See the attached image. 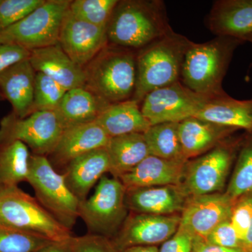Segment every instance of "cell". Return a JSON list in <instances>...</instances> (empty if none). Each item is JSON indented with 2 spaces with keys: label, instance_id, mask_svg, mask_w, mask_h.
<instances>
[{
  "label": "cell",
  "instance_id": "obj_9",
  "mask_svg": "<svg viewBox=\"0 0 252 252\" xmlns=\"http://www.w3.org/2000/svg\"><path fill=\"white\" fill-rule=\"evenodd\" d=\"M63 130L55 112L36 111L23 119L11 112L0 122V144L20 141L33 154L46 157L56 148Z\"/></svg>",
  "mask_w": 252,
  "mask_h": 252
},
{
  "label": "cell",
  "instance_id": "obj_3",
  "mask_svg": "<svg viewBox=\"0 0 252 252\" xmlns=\"http://www.w3.org/2000/svg\"><path fill=\"white\" fill-rule=\"evenodd\" d=\"M191 41L174 32L140 50L132 99L141 104L149 93L180 81L184 60Z\"/></svg>",
  "mask_w": 252,
  "mask_h": 252
},
{
  "label": "cell",
  "instance_id": "obj_37",
  "mask_svg": "<svg viewBox=\"0 0 252 252\" xmlns=\"http://www.w3.org/2000/svg\"><path fill=\"white\" fill-rule=\"evenodd\" d=\"M31 51L14 44L0 43V73L16 63L30 59Z\"/></svg>",
  "mask_w": 252,
  "mask_h": 252
},
{
  "label": "cell",
  "instance_id": "obj_20",
  "mask_svg": "<svg viewBox=\"0 0 252 252\" xmlns=\"http://www.w3.org/2000/svg\"><path fill=\"white\" fill-rule=\"evenodd\" d=\"M36 72L29 59L16 63L0 73V91L20 119L34 112Z\"/></svg>",
  "mask_w": 252,
  "mask_h": 252
},
{
  "label": "cell",
  "instance_id": "obj_23",
  "mask_svg": "<svg viewBox=\"0 0 252 252\" xmlns=\"http://www.w3.org/2000/svg\"><path fill=\"white\" fill-rule=\"evenodd\" d=\"M195 118L252 132V99L240 100L225 94L207 99Z\"/></svg>",
  "mask_w": 252,
  "mask_h": 252
},
{
  "label": "cell",
  "instance_id": "obj_32",
  "mask_svg": "<svg viewBox=\"0 0 252 252\" xmlns=\"http://www.w3.org/2000/svg\"><path fill=\"white\" fill-rule=\"evenodd\" d=\"M67 90L59 83L41 72H36L34 91V112H56Z\"/></svg>",
  "mask_w": 252,
  "mask_h": 252
},
{
  "label": "cell",
  "instance_id": "obj_33",
  "mask_svg": "<svg viewBox=\"0 0 252 252\" xmlns=\"http://www.w3.org/2000/svg\"><path fill=\"white\" fill-rule=\"evenodd\" d=\"M46 0H0V32L14 26Z\"/></svg>",
  "mask_w": 252,
  "mask_h": 252
},
{
  "label": "cell",
  "instance_id": "obj_17",
  "mask_svg": "<svg viewBox=\"0 0 252 252\" xmlns=\"http://www.w3.org/2000/svg\"><path fill=\"white\" fill-rule=\"evenodd\" d=\"M110 137L95 122L64 129L56 148L50 154L51 165L65 166L71 160L91 151L106 148Z\"/></svg>",
  "mask_w": 252,
  "mask_h": 252
},
{
  "label": "cell",
  "instance_id": "obj_22",
  "mask_svg": "<svg viewBox=\"0 0 252 252\" xmlns=\"http://www.w3.org/2000/svg\"><path fill=\"white\" fill-rule=\"evenodd\" d=\"M238 129L191 117L179 123V134L186 160L215 148Z\"/></svg>",
  "mask_w": 252,
  "mask_h": 252
},
{
  "label": "cell",
  "instance_id": "obj_6",
  "mask_svg": "<svg viewBox=\"0 0 252 252\" xmlns=\"http://www.w3.org/2000/svg\"><path fill=\"white\" fill-rule=\"evenodd\" d=\"M27 182L41 206L72 230L79 217L81 202L68 188L63 174L56 172L47 157L32 154Z\"/></svg>",
  "mask_w": 252,
  "mask_h": 252
},
{
  "label": "cell",
  "instance_id": "obj_24",
  "mask_svg": "<svg viewBox=\"0 0 252 252\" xmlns=\"http://www.w3.org/2000/svg\"><path fill=\"white\" fill-rule=\"evenodd\" d=\"M108 102L86 88L67 91L56 111L63 128L95 122Z\"/></svg>",
  "mask_w": 252,
  "mask_h": 252
},
{
  "label": "cell",
  "instance_id": "obj_7",
  "mask_svg": "<svg viewBox=\"0 0 252 252\" xmlns=\"http://www.w3.org/2000/svg\"><path fill=\"white\" fill-rule=\"evenodd\" d=\"M71 1L47 0L14 26L0 32V43L28 51L59 44L60 32Z\"/></svg>",
  "mask_w": 252,
  "mask_h": 252
},
{
  "label": "cell",
  "instance_id": "obj_46",
  "mask_svg": "<svg viewBox=\"0 0 252 252\" xmlns=\"http://www.w3.org/2000/svg\"><path fill=\"white\" fill-rule=\"evenodd\" d=\"M1 187H0V189H1Z\"/></svg>",
  "mask_w": 252,
  "mask_h": 252
},
{
  "label": "cell",
  "instance_id": "obj_12",
  "mask_svg": "<svg viewBox=\"0 0 252 252\" xmlns=\"http://www.w3.org/2000/svg\"><path fill=\"white\" fill-rule=\"evenodd\" d=\"M180 224L179 215H153L132 212L112 240L121 252L135 246H157L171 238Z\"/></svg>",
  "mask_w": 252,
  "mask_h": 252
},
{
  "label": "cell",
  "instance_id": "obj_34",
  "mask_svg": "<svg viewBox=\"0 0 252 252\" xmlns=\"http://www.w3.org/2000/svg\"><path fill=\"white\" fill-rule=\"evenodd\" d=\"M67 244L72 252H121L110 238L91 233L72 236Z\"/></svg>",
  "mask_w": 252,
  "mask_h": 252
},
{
  "label": "cell",
  "instance_id": "obj_31",
  "mask_svg": "<svg viewBox=\"0 0 252 252\" xmlns=\"http://www.w3.org/2000/svg\"><path fill=\"white\" fill-rule=\"evenodd\" d=\"M53 243L39 235L0 225V252H35Z\"/></svg>",
  "mask_w": 252,
  "mask_h": 252
},
{
  "label": "cell",
  "instance_id": "obj_14",
  "mask_svg": "<svg viewBox=\"0 0 252 252\" xmlns=\"http://www.w3.org/2000/svg\"><path fill=\"white\" fill-rule=\"evenodd\" d=\"M225 193L189 197L180 216V228L195 238L206 239L212 230L230 218L234 205Z\"/></svg>",
  "mask_w": 252,
  "mask_h": 252
},
{
  "label": "cell",
  "instance_id": "obj_39",
  "mask_svg": "<svg viewBox=\"0 0 252 252\" xmlns=\"http://www.w3.org/2000/svg\"><path fill=\"white\" fill-rule=\"evenodd\" d=\"M191 252H244L241 249L221 248L208 243L204 239L193 237Z\"/></svg>",
  "mask_w": 252,
  "mask_h": 252
},
{
  "label": "cell",
  "instance_id": "obj_5",
  "mask_svg": "<svg viewBox=\"0 0 252 252\" xmlns=\"http://www.w3.org/2000/svg\"><path fill=\"white\" fill-rule=\"evenodd\" d=\"M0 225L29 232L54 243H66L72 237L71 230L18 187L0 189Z\"/></svg>",
  "mask_w": 252,
  "mask_h": 252
},
{
  "label": "cell",
  "instance_id": "obj_11",
  "mask_svg": "<svg viewBox=\"0 0 252 252\" xmlns=\"http://www.w3.org/2000/svg\"><path fill=\"white\" fill-rule=\"evenodd\" d=\"M209 98L178 81L149 93L141 102L140 108L151 126L180 123L195 117Z\"/></svg>",
  "mask_w": 252,
  "mask_h": 252
},
{
  "label": "cell",
  "instance_id": "obj_26",
  "mask_svg": "<svg viewBox=\"0 0 252 252\" xmlns=\"http://www.w3.org/2000/svg\"><path fill=\"white\" fill-rule=\"evenodd\" d=\"M110 173L119 178L135 168L150 155L143 133H131L111 137L107 147Z\"/></svg>",
  "mask_w": 252,
  "mask_h": 252
},
{
  "label": "cell",
  "instance_id": "obj_15",
  "mask_svg": "<svg viewBox=\"0 0 252 252\" xmlns=\"http://www.w3.org/2000/svg\"><path fill=\"white\" fill-rule=\"evenodd\" d=\"M189 196L181 185H167L126 190L127 210L153 215H177L182 212Z\"/></svg>",
  "mask_w": 252,
  "mask_h": 252
},
{
  "label": "cell",
  "instance_id": "obj_29",
  "mask_svg": "<svg viewBox=\"0 0 252 252\" xmlns=\"http://www.w3.org/2000/svg\"><path fill=\"white\" fill-rule=\"evenodd\" d=\"M239 155L238 163L225 194L236 201L252 193V132Z\"/></svg>",
  "mask_w": 252,
  "mask_h": 252
},
{
  "label": "cell",
  "instance_id": "obj_27",
  "mask_svg": "<svg viewBox=\"0 0 252 252\" xmlns=\"http://www.w3.org/2000/svg\"><path fill=\"white\" fill-rule=\"evenodd\" d=\"M28 147L20 141L0 144V187H18L27 182L30 158Z\"/></svg>",
  "mask_w": 252,
  "mask_h": 252
},
{
  "label": "cell",
  "instance_id": "obj_8",
  "mask_svg": "<svg viewBox=\"0 0 252 252\" xmlns=\"http://www.w3.org/2000/svg\"><path fill=\"white\" fill-rule=\"evenodd\" d=\"M126 189L116 177L104 175L94 195L81 202L79 217L91 234L110 238L116 235L127 217Z\"/></svg>",
  "mask_w": 252,
  "mask_h": 252
},
{
  "label": "cell",
  "instance_id": "obj_41",
  "mask_svg": "<svg viewBox=\"0 0 252 252\" xmlns=\"http://www.w3.org/2000/svg\"><path fill=\"white\" fill-rule=\"evenodd\" d=\"M122 252H159L157 246H135L124 250Z\"/></svg>",
  "mask_w": 252,
  "mask_h": 252
},
{
  "label": "cell",
  "instance_id": "obj_40",
  "mask_svg": "<svg viewBox=\"0 0 252 252\" xmlns=\"http://www.w3.org/2000/svg\"><path fill=\"white\" fill-rule=\"evenodd\" d=\"M67 242L66 243H53L35 252H72L68 246Z\"/></svg>",
  "mask_w": 252,
  "mask_h": 252
},
{
  "label": "cell",
  "instance_id": "obj_25",
  "mask_svg": "<svg viewBox=\"0 0 252 252\" xmlns=\"http://www.w3.org/2000/svg\"><path fill=\"white\" fill-rule=\"evenodd\" d=\"M95 122L109 137L144 133L151 126L141 111L140 104L130 99L109 104Z\"/></svg>",
  "mask_w": 252,
  "mask_h": 252
},
{
  "label": "cell",
  "instance_id": "obj_1",
  "mask_svg": "<svg viewBox=\"0 0 252 252\" xmlns=\"http://www.w3.org/2000/svg\"><path fill=\"white\" fill-rule=\"evenodd\" d=\"M172 31L163 1L123 0L113 11L107 34L109 44L140 51Z\"/></svg>",
  "mask_w": 252,
  "mask_h": 252
},
{
  "label": "cell",
  "instance_id": "obj_21",
  "mask_svg": "<svg viewBox=\"0 0 252 252\" xmlns=\"http://www.w3.org/2000/svg\"><path fill=\"white\" fill-rule=\"evenodd\" d=\"M110 172V160L107 149L91 151L71 160L63 173L68 188L79 201L86 200L88 194L105 173Z\"/></svg>",
  "mask_w": 252,
  "mask_h": 252
},
{
  "label": "cell",
  "instance_id": "obj_16",
  "mask_svg": "<svg viewBox=\"0 0 252 252\" xmlns=\"http://www.w3.org/2000/svg\"><path fill=\"white\" fill-rule=\"evenodd\" d=\"M205 24L215 35L232 36L244 41L252 35V0L214 1Z\"/></svg>",
  "mask_w": 252,
  "mask_h": 252
},
{
  "label": "cell",
  "instance_id": "obj_38",
  "mask_svg": "<svg viewBox=\"0 0 252 252\" xmlns=\"http://www.w3.org/2000/svg\"><path fill=\"white\" fill-rule=\"evenodd\" d=\"M193 236L179 227L171 238L162 243L159 252H191Z\"/></svg>",
  "mask_w": 252,
  "mask_h": 252
},
{
  "label": "cell",
  "instance_id": "obj_10",
  "mask_svg": "<svg viewBox=\"0 0 252 252\" xmlns=\"http://www.w3.org/2000/svg\"><path fill=\"white\" fill-rule=\"evenodd\" d=\"M238 143L225 139L207 153L187 161L181 186L189 198L222 190Z\"/></svg>",
  "mask_w": 252,
  "mask_h": 252
},
{
  "label": "cell",
  "instance_id": "obj_28",
  "mask_svg": "<svg viewBox=\"0 0 252 252\" xmlns=\"http://www.w3.org/2000/svg\"><path fill=\"white\" fill-rule=\"evenodd\" d=\"M143 134L150 155L167 160L187 161L182 152L179 123L151 126Z\"/></svg>",
  "mask_w": 252,
  "mask_h": 252
},
{
  "label": "cell",
  "instance_id": "obj_36",
  "mask_svg": "<svg viewBox=\"0 0 252 252\" xmlns=\"http://www.w3.org/2000/svg\"><path fill=\"white\" fill-rule=\"evenodd\" d=\"M205 240L221 248L243 250V243L236 230L233 228L230 218L223 220L215 227L211 233L207 235Z\"/></svg>",
  "mask_w": 252,
  "mask_h": 252
},
{
  "label": "cell",
  "instance_id": "obj_2",
  "mask_svg": "<svg viewBox=\"0 0 252 252\" xmlns=\"http://www.w3.org/2000/svg\"><path fill=\"white\" fill-rule=\"evenodd\" d=\"M245 41L217 36L204 43L190 42L184 60L180 81L193 92L208 97L225 94L222 87L235 50Z\"/></svg>",
  "mask_w": 252,
  "mask_h": 252
},
{
  "label": "cell",
  "instance_id": "obj_13",
  "mask_svg": "<svg viewBox=\"0 0 252 252\" xmlns=\"http://www.w3.org/2000/svg\"><path fill=\"white\" fill-rule=\"evenodd\" d=\"M108 44L107 28L81 21L67 10L60 32L59 45L78 65L85 67Z\"/></svg>",
  "mask_w": 252,
  "mask_h": 252
},
{
  "label": "cell",
  "instance_id": "obj_4",
  "mask_svg": "<svg viewBox=\"0 0 252 252\" xmlns=\"http://www.w3.org/2000/svg\"><path fill=\"white\" fill-rule=\"evenodd\" d=\"M84 68L86 89L109 104L132 98L137 81V54L108 44Z\"/></svg>",
  "mask_w": 252,
  "mask_h": 252
},
{
  "label": "cell",
  "instance_id": "obj_30",
  "mask_svg": "<svg viewBox=\"0 0 252 252\" xmlns=\"http://www.w3.org/2000/svg\"><path fill=\"white\" fill-rule=\"evenodd\" d=\"M118 2V0H75L71 1L69 11L81 21L107 28Z\"/></svg>",
  "mask_w": 252,
  "mask_h": 252
},
{
  "label": "cell",
  "instance_id": "obj_42",
  "mask_svg": "<svg viewBox=\"0 0 252 252\" xmlns=\"http://www.w3.org/2000/svg\"><path fill=\"white\" fill-rule=\"evenodd\" d=\"M252 248V218L251 223H250V227L248 232H247L246 236L244 239L243 243V250H246L248 249Z\"/></svg>",
  "mask_w": 252,
  "mask_h": 252
},
{
  "label": "cell",
  "instance_id": "obj_43",
  "mask_svg": "<svg viewBox=\"0 0 252 252\" xmlns=\"http://www.w3.org/2000/svg\"><path fill=\"white\" fill-rule=\"evenodd\" d=\"M244 41H245V42L248 41V42L252 43V35L249 36L248 37L245 38V39H244Z\"/></svg>",
  "mask_w": 252,
  "mask_h": 252
},
{
  "label": "cell",
  "instance_id": "obj_44",
  "mask_svg": "<svg viewBox=\"0 0 252 252\" xmlns=\"http://www.w3.org/2000/svg\"><path fill=\"white\" fill-rule=\"evenodd\" d=\"M5 99L4 95H3L2 93L0 91V101L4 100Z\"/></svg>",
  "mask_w": 252,
  "mask_h": 252
},
{
  "label": "cell",
  "instance_id": "obj_19",
  "mask_svg": "<svg viewBox=\"0 0 252 252\" xmlns=\"http://www.w3.org/2000/svg\"><path fill=\"white\" fill-rule=\"evenodd\" d=\"M29 60L36 72L46 74L65 90L85 88L84 68L74 63L59 44L32 51Z\"/></svg>",
  "mask_w": 252,
  "mask_h": 252
},
{
  "label": "cell",
  "instance_id": "obj_35",
  "mask_svg": "<svg viewBox=\"0 0 252 252\" xmlns=\"http://www.w3.org/2000/svg\"><path fill=\"white\" fill-rule=\"evenodd\" d=\"M252 218V193L241 197L235 202L230 220L243 243Z\"/></svg>",
  "mask_w": 252,
  "mask_h": 252
},
{
  "label": "cell",
  "instance_id": "obj_45",
  "mask_svg": "<svg viewBox=\"0 0 252 252\" xmlns=\"http://www.w3.org/2000/svg\"><path fill=\"white\" fill-rule=\"evenodd\" d=\"M244 252H252V248L248 249V250H244Z\"/></svg>",
  "mask_w": 252,
  "mask_h": 252
},
{
  "label": "cell",
  "instance_id": "obj_18",
  "mask_svg": "<svg viewBox=\"0 0 252 252\" xmlns=\"http://www.w3.org/2000/svg\"><path fill=\"white\" fill-rule=\"evenodd\" d=\"M187 161L167 160L149 155L135 168L118 179L122 182L126 190L160 186L181 185Z\"/></svg>",
  "mask_w": 252,
  "mask_h": 252
}]
</instances>
